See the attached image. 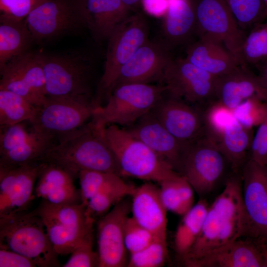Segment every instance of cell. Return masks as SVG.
Wrapping results in <instances>:
<instances>
[{
  "mask_svg": "<svg viewBox=\"0 0 267 267\" xmlns=\"http://www.w3.org/2000/svg\"><path fill=\"white\" fill-rule=\"evenodd\" d=\"M245 215L242 178L227 179L222 191L209 206L196 241L181 259L186 267L193 265L225 245L245 236Z\"/></svg>",
  "mask_w": 267,
  "mask_h": 267,
  "instance_id": "6da1fadb",
  "label": "cell"
},
{
  "mask_svg": "<svg viewBox=\"0 0 267 267\" xmlns=\"http://www.w3.org/2000/svg\"><path fill=\"white\" fill-rule=\"evenodd\" d=\"M43 162L62 168L75 178L83 171L109 172L122 177L118 163L102 134V129L97 128L91 120L57 138Z\"/></svg>",
  "mask_w": 267,
  "mask_h": 267,
  "instance_id": "7a4b0ae2",
  "label": "cell"
},
{
  "mask_svg": "<svg viewBox=\"0 0 267 267\" xmlns=\"http://www.w3.org/2000/svg\"><path fill=\"white\" fill-rule=\"evenodd\" d=\"M102 134L115 155L122 177L160 183L180 174L124 128L109 125L102 129Z\"/></svg>",
  "mask_w": 267,
  "mask_h": 267,
  "instance_id": "3957f363",
  "label": "cell"
},
{
  "mask_svg": "<svg viewBox=\"0 0 267 267\" xmlns=\"http://www.w3.org/2000/svg\"><path fill=\"white\" fill-rule=\"evenodd\" d=\"M0 248L20 254L37 267H60L59 256L36 210L0 217Z\"/></svg>",
  "mask_w": 267,
  "mask_h": 267,
  "instance_id": "277c9868",
  "label": "cell"
},
{
  "mask_svg": "<svg viewBox=\"0 0 267 267\" xmlns=\"http://www.w3.org/2000/svg\"><path fill=\"white\" fill-rule=\"evenodd\" d=\"M164 85L129 83L115 87L104 105L96 107L91 121L98 129L131 126L151 111L165 95Z\"/></svg>",
  "mask_w": 267,
  "mask_h": 267,
  "instance_id": "5b68a950",
  "label": "cell"
},
{
  "mask_svg": "<svg viewBox=\"0 0 267 267\" xmlns=\"http://www.w3.org/2000/svg\"><path fill=\"white\" fill-rule=\"evenodd\" d=\"M148 27L140 13L128 15L108 38L104 68L97 92L94 97L97 106L103 105L114 88L122 67L148 40Z\"/></svg>",
  "mask_w": 267,
  "mask_h": 267,
  "instance_id": "8992f818",
  "label": "cell"
},
{
  "mask_svg": "<svg viewBox=\"0 0 267 267\" xmlns=\"http://www.w3.org/2000/svg\"><path fill=\"white\" fill-rule=\"evenodd\" d=\"M35 210L58 255L71 254L93 230L95 221L87 214L82 203L55 205L42 201Z\"/></svg>",
  "mask_w": 267,
  "mask_h": 267,
  "instance_id": "52a82bcc",
  "label": "cell"
},
{
  "mask_svg": "<svg viewBox=\"0 0 267 267\" xmlns=\"http://www.w3.org/2000/svg\"><path fill=\"white\" fill-rule=\"evenodd\" d=\"M55 140L30 120L0 126V168L43 162Z\"/></svg>",
  "mask_w": 267,
  "mask_h": 267,
  "instance_id": "ba28073f",
  "label": "cell"
},
{
  "mask_svg": "<svg viewBox=\"0 0 267 267\" xmlns=\"http://www.w3.org/2000/svg\"><path fill=\"white\" fill-rule=\"evenodd\" d=\"M42 56L46 96H92V63L87 56L72 53Z\"/></svg>",
  "mask_w": 267,
  "mask_h": 267,
  "instance_id": "9c48e42d",
  "label": "cell"
},
{
  "mask_svg": "<svg viewBox=\"0 0 267 267\" xmlns=\"http://www.w3.org/2000/svg\"><path fill=\"white\" fill-rule=\"evenodd\" d=\"M96 107L94 97L91 95L47 96L36 107L35 116L30 121L56 139L89 122Z\"/></svg>",
  "mask_w": 267,
  "mask_h": 267,
  "instance_id": "30bf717a",
  "label": "cell"
},
{
  "mask_svg": "<svg viewBox=\"0 0 267 267\" xmlns=\"http://www.w3.org/2000/svg\"><path fill=\"white\" fill-rule=\"evenodd\" d=\"M217 77L191 64L185 58L171 60L161 82L166 92L207 110L216 102Z\"/></svg>",
  "mask_w": 267,
  "mask_h": 267,
  "instance_id": "8fae6325",
  "label": "cell"
},
{
  "mask_svg": "<svg viewBox=\"0 0 267 267\" xmlns=\"http://www.w3.org/2000/svg\"><path fill=\"white\" fill-rule=\"evenodd\" d=\"M198 36H205L222 43L236 58L245 64L242 48L246 35L223 0H194Z\"/></svg>",
  "mask_w": 267,
  "mask_h": 267,
  "instance_id": "7c38bea8",
  "label": "cell"
},
{
  "mask_svg": "<svg viewBox=\"0 0 267 267\" xmlns=\"http://www.w3.org/2000/svg\"><path fill=\"white\" fill-rule=\"evenodd\" d=\"M226 162L217 141L207 134L190 144L180 174L194 191L204 196L213 190L222 176Z\"/></svg>",
  "mask_w": 267,
  "mask_h": 267,
  "instance_id": "4fadbf2b",
  "label": "cell"
},
{
  "mask_svg": "<svg viewBox=\"0 0 267 267\" xmlns=\"http://www.w3.org/2000/svg\"><path fill=\"white\" fill-rule=\"evenodd\" d=\"M241 174L245 236L267 246V166L248 158Z\"/></svg>",
  "mask_w": 267,
  "mask_h": 267,
  "instance_id": "5bb4252c",
  "label": "cell"
},
{
  "mask_svg": "<svg viewBox=\"0 0 267 267\" xmlns=\"http://www.w3.org/2000/svg\"><path fill=\"white\" fill-rule=\"evenodd\" d=\"M85 0H44L28 15L26 25L41 42L86 24Z\"/></svg>",
  "mask_w": 267,
  "mask_h": 267,
  "instance_id": "9a60e30c",
  "label": "cell"
},
{
  "mask_svg": "<svg viewBox=\"0 0 267 267\" xmlns=\"http://www.w3.org/2000/svg\"><path fill=\"white\" fill-rule=\"evenodd\" d=\"M0 89L21 95L35 106L46 97L41 53L27 51L8 61L0 69Z\"/></svg>",
  "mask_w": 267,
  "mask_h": 267,
  "instance_id": "2e32d148",
  "label": "cell"
},
{
  "mask_svg": "<svg viewBox=\"0 0 267 267\" xmlns=\"http://www.w3.org/2000/svg\"><path fill=\"white\" fill-rule=\"evenodd\" d=\"M163 126L178 139L191 143L207 134L206 110L167 92L152 110Z\"/></svg>",
  "mask_w": 267,
  "mask_h": 267,
  "instance_id": "e0dca14e",
  "label": "cell"
},
{
  "mask_svg": "<svg viewBox=\"0 0 267 267\" xmlns=\"http://www.w3.org/2000/svg\"><path fill=\"white\" fill-rule=\"evenodd\" d=\"M131 205V202L124 198L99 218L97 226L99 267L127 265L124 226Z\"/></svg>",
  "mask_w": 267,
  "mask_h": 267,
  "instance_id": "ac0fdd59",
  "label": "cell"
},
{
  "mask_svg": "<svg viewBox=\"0 0 267 267\" xmlns=\"http://www.w3.org/2000/svg\"><path fill=\"white\" fill-rule=\"evenodd\" d=\"M44 164L0 168V217L26 212L34 198L36 183Z\"/></svg>",
  "mask_w": 267,
  "mask_h": 267,
  "instance_id": "d6986e66",
  "label": "cell"
},
{
  "mask_svg": "<svg viewBox=\"0 0 267 267\" xmlns=\"http://www.w3.org/2000/svg\"><path fill=\"white\" fill-rule=\"evenodd\" d=\"M124 128L180 174L191 142L182 141L172 134L159 122L152 110L131 126Z\"/></svg>",
  "mask_w": 267,
  "mask_h": 267,
  "instance_id": "ffe728a7",
  "label": "cell"
},
{
  "mask_svg": "<svg viewBox=\"0 0 267 267\" xmlns=\"http://www.w3.org/2000/svg\"><path fill=\"white\" fill-rule=\"evenodd\" d=\"M171 49L164 41L148 40L122 67L114 88L125 84H150L161 81L166 66L173 58Z\"/></svg>",
  "mask_w": 267,
  "mask_h": 267,
  "instance_id": "44dd1931",
  "label": "cell"
},
{
  "mask_svg": "<svg viewBox=\"0 0 267 267\" xmlns=\"http://www.w3.org/2000/svg\"><path fill=\"white\" fill-rule=\"evenodd\" d=\"M216 102L232 111L246 100L257 97L267 101V89L258 75L247 65H239L231 71L217 77Z\"/></svg>",
  "mask_w": 267,
  "mask_h": 267,
  "instance_id": "7402d4cb",
  "label": "cell"
},
{
  "mask_svg": "<svg viewBox=\"0 0 267 267\" xmlns=\"http://www.w3.org/2000/svg\"><path fill=\"white\" fill-rule=\"evenodd\" d=\"M131 196L134 220L155 237L166 240L168 211L161 199L159 187L147 181L135 187Z\"/></svg>",
  "mask_w": 267,
  "mask_h": 267,
  "instance_id": "603a6c76",
  "label": "cell"
},
{
  "mask_svg": "<svg viewBox=\"0 0 267 267\" xmlns=\"http://www.w3.org/2000/svg\"><path fill=\"white\" fill-rule=\"evenodd\" d=\"M193 267H267V246L239 238L196 262Z\"/></svg>",
  "mask_w": 267,
  "mask_h": 267,
  "instance_id": "cb8c5ba5",
  "label": "cell"
},
{
  "mask_svg": "<svg viewBox=\"0 0 267 267\" xmlns=\"http://www.w3.org/2000/svg\"><path fill=\"white\" fill-rule=\"evenodd\" d=\"M74 178L62 168L45 162L36 183L35 196L42 201L55 205L82 203Z\"/></svg>",
  "mask_w": 267,
  "mask_h": 267,
  "instance_id": "d4e9b609",
  "label": "cell"
},
{
  "mask_svg": "<svg viewBox=\"0 0 267 267\" xmlns=\"http://www.w3.org/2000/svg\"><path fill=\"white\" fill-rule=\"evenodd\" d=\"M188 46L185 59L195 66L219 77L240 65L236 58L219 41L202 36Z\"/></svg>",
  "mask_w": 267,
  "mask_h": 267,
  "instance_id": "484cf974",
  "label": "cell"
},
{
  "mask_svg": "<svg viewBox=\"0 0 267 267\" xmlns=\"http://www.w3.org/2000/svg\"><path fill=\"white\" fill-rule=\"evenodd\" d=\"M168 0L162 31L164 41L172 48L187 43L196 34V17L194 0Z\"/></svg>",
  "mask_w": 267,
  "mask_h": 267,
  "instance_id": "4316f807",
  "label": "cell"
},
{
  "mask_svg": "<svg viewBox=\"0 0 267 267\" xmlns=\"http://www.w3.org/2000/svg\"><path fill=\"white\" fill-rule=\"evenodd\" d=\"M86 24L97 40L108 39L128 15L122 0H85Z\"/></svg>",
  "mask_w": 267,
  "mask_h": 267,
  "instance_id": "83f0119b",
  "label": "cell"
},
{
  "mask_svg": "<svg viewBox=\"0 0 267 267\" xmlns=\"http://www.w3.org/2000/svg\"><path fill=\"white\" fill-rule=\"evenodd\" d=\"M253 138L252 129L242 125L234 115L218 134L216 141L234 173L241 170L247 160Z\"/></svg>",
  "mask_w": 267,
  "mask_h": 267,
  "instance_id": "f1b7e54d",
  "label": "cell"
},
{
  "mask_svg": "<svg viewBox=\"0 0 267 267\" xmlns=\"http://www.w3.org/2000/svg\"><path fill=\"white\" fill-rule=\"evenodd\" d=\"M33 41L25 20L0 16V69L13 58L28 51Z\"/></svg>",
  "mask_w": 267,
  "mask_h": 267,
  "instance_id": "f546056e",
  "label": "cell"
},
{
  "mask_svg": "<svg viewBox=\"0 0 267 267\" xmlns=\"http://www.w3.org/2000/svg\"><path fill=\"white\" fill-rule=\"evenodd\" d=\"M135 186L114 174L84 205L87 214L95 221L107 214L117 204L131 196Z\"/></svg>",
  "mask_w": 267,
  "mask_h": 267,
  "instance_id": "4dcf8cb0",
  "label": "cell"
},
{
  "mask_svg": "<svg viewBox=\"0 0 267 267\" xmlns=\"http://www.w3.org/2000/svg\"><path fill=\"white\" fill-rule=\"evenodd\" d=\"M209 205L205 199L198 202L183 216L175 236V247L182 258L191 249L201 231Z\"/></svg>",
  "mask_w": 267,
  "mask_h": 267,
  "instance_id": "1f68e13d",
  "label": "cell"
},
{
  "mask_svg": "<svg viewBox=\"0 0 267 267\" xmlns=\"http://www.w3.org/2000/svg\"><path fill=\"white\" fill-rule=\"evenodd\" d=\"M36 112V106L23 97L0 89V126L31 120Z\"/></svg>",
  "mask_w": 267,
  "mask_h": 267,
  "instance_id": "d6a6232c",
  "label": "cell"
},
{
  "mask_svg": "<svg viewBox=\"0 0 267 267\" xmlns=\"http://www.w3.org/2000/svg\"><path fill=\"white\" fill-rule=\"evenodd\" d=\"M245 64H258L267 59V22L259 23L246 38L242 48Z\"/></svg>",
  "mask_w": 267,
  "mask_h": 267,
  "instance_id": "836d02e7",
  "label": "cell"
},
{
  "mask_svg": "<svg viewBox=\"0 0 267 267\" xmlns=\"http://www.w3.org/2000/svg\"><path fill=\"white\" fill-rule=\"evenodd\" d=\"M244 31L260 23L266 17L263 0H223Z\"/></svg>",
  "mask_w": 267,
  "mask_h": 267,
  "instance_id": "e575fe53",
  "label": "cell"
},
{
  "mask_svg": "<svg viewBox=\"0 0 267 267\" xmlns=\"http://www.w3.org/2000/svg\"><path fill=\"white\" fill-rule=\"evenodd\" d=\"M168 258L166 240L155 238L147 247L131 254L129 267H161Z\"/></svg>",
  "mask_w": 267,
  "mask_h": 267,
  "instance_id": "d590c367",
  "label": "cell"
},
{
  "mask_svg": "<svg viewBox=\"0 0 267 267\" xmlns=\"http://www.w3.org/2000/svg\"><path fill=\"white\" fill-rule=\"evenodd\" d=\"M182 178V175L178 174L159 183L160 195L165 207L168 211L180 216L188 212L183 201Z\"/></svg>",
  "mask_w": 267,
  "mask_h": 267,
  "instance_id": "8d00e7d4",
  "label": "cell"
},
{
  "mask_svg": "<svg viewBox=\"0 0 267 267\" xmlns=\"http://www.w3.org/2000/svg\"><path fill=\"white\" fill-rule=\"evenodd\" d=\"M156 237L149 230L129 217L124 226V243L130 254L137 252L149 245Z\"/></svg>",
  "mask_w": 267,
  "mask_h": 267,
  "instance_id": "74e56055",
  "label": "cell"
},
{
  "mask_svg": "<svg viewBox=\"0 0 267 267\" xmlns=\"http://www.w3.org/2000/svg\"><path fill=\"white\" fill-rule=\"evenodd\" d=\"M63 267H99V256L93 250V230L74 249Z\"/></svg>",
  "mask_w": 267,
  "mask_h": 267,
  "instance_id": "f35d334b",
  "label": "cell"
},
{
  "mask_svg": "<svg viewBox=\"0 0 267 267\" xmlns=\"http://www.w3.org/2000/svg\"><path fill=\"white\" fill-rule=\"evenodd\" d=\"M265 110V101L253 97L241 103L233 111V114L242 125L253 129L254 127L258 126L262 121Z\"/></svg>",
  "mask_w": 267,
  "mask_h": 267,
  "instance_id": "ab89813d",
  "label": "cell"
},
{
  "mask_svg": "<svg viewBox=\"0 0 267 267\" xmlns=\"http://www.w3.org/2000/svg\"><path fill=\"white\" fill-rule=\"evenodd\" d=\"M44 0H0V16L18 21L28 15Z\"/></svg>",
  "mask_w": 267,
  "mask_h": 267,
  "instance_id": "60d3db41",
  "label": "cell"
},
{
  "mask_svg": "<svg viewBox=\"0 0 267 267\" xmlns=\"http://www.w3.org/2000/svg\"><path fill=\"white\" fill-rule=\"evenodd\" d=\"M265 107L264 117L253 136L248 154V158L263 166H267V101Z\"/></svg>",
  "mask_w": 267,
  "mask_h": 267,
  "instance_id": "b9f144b4",
  "label": "cell"
},
{
  "mask_svg": "<svg viewBox=\"0 0 267 267\" xmlns=\"http://www.w3.org/2000/svg\"><path fill=\"white\" fill-rule=\"evenodd\" d=\"M32 259L9 250L0 248V267H36Z\"/></svg>",
  "mask_w": 267,
  "mask_h": 267,
  "instance_id": "7bdbcfd3",
  "label": "cell"
},
{
  "mask_svg": "<svg viewBox=\"0 0 267 267\" xmlns=\"http://www.w3.org/2000/svg\"><path fill=\"white\" fill-rule=\"evenodd\" d=\"M141 5L148 14L156 17H163L168 6V0H141Z\"/></svg>",
  "mask_w": 267,
  "mask_h": 267,
  "instance_id": "ee69618b",
  "label": "cell"
},
{
  "mask_svg": "<svg viewBox=\"0 0 267 267\" xmlns=\"http://www.w3.org/2000/svg\"><path fill=\"white\" fill-rule=\"evenodd\" d=\"M258 75L265 87L267 89V61L258 64Z\"/></svg>",
  "mask_w": 267,
  "mask_h": 267,
  "instance_id": "f6af8a7d",
  "label": "cell"
},
{
  "mask_svg": "<svg viewBox=\"0 0 267 267\" xmlns=\"http://www.w3.org/2000/svg\"><path fill=\"white\" fill-rule=\"evenodd\" d=\"M122 1L131 10L137 8L140 5L141 0H122Z\"/></svg>",
  "mask_w": 267,
  "mask_h": 267,
  "instance_id": "bcb514c9",
  "label": "cell"
},
{
  "mask_svg": "<svg viewBox=\"0 0 267 267\" xmlns=\"http://www.w3.org/2000/svg\"><path fill=\"white\" fill-rule=\"evenodd\" d=\"M265 6V15L267 16V0H263Z\"/></svg>",
  "mask_w": 267,
  "mask_h": 267,
  "instance_id": "7dc6e473",
  "label": "cell"
}]
</instances>
